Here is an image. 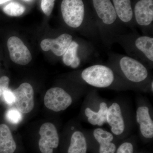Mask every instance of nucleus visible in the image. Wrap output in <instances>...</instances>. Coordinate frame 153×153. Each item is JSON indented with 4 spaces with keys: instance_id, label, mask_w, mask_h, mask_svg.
Wrapping results in <instances>:
<instances>
[{
    "instance_id": "nucleus-27",
    "label": "nucleus",
    "mask_w": 153,
    "mask_h": 153,
    "mask_svg": "<svg viewBox=\"0 0 153 153\" xmlns=\"http://www.w3.org/2000/svg\"><path fill=\"white\" fill-rule=\"evenodd\" d=\"M10 1H11V0H0V4H2L4 3Z\"/></svg>"
},
{
    "instance_id": "nucleus-9",
    "label": "nucleus",
    "mask_w": 153,
    "mask_h": 153,
    "mask_svg": "<svg viewBox=\"0 0 153 153\" xmlns=\"http://www.w3.org/2000/svg\"><path fill=\"white\" fill-rule=\"evenodd\" d=\"M73 100V97L70 94L59 87L50 88L44 97L45 106L55 112L65 110L71 105Z\"/></svg>"
},
{
    "instance_id": "nucleus-16",
    "label": "nucleus",
    "mask_w": 153,
    "mask_h": 153,
    "mask_svg": "<svg viewBox=\"0 0 153 153\" xmlns=\"http://www.w3.org/2000/svg\"><path fill=\"white\" fill-rule=\"evenodd\" d=\"M118 18L123 25L131 29L137 26L134 19L131 0H112Z\"/></svg>"
},
{
    "instance_id": "nucleus-22",
    "label": "nucleus",
    "mask_w": 153,
    "mask_h": 153,
    "mask_svg": "<svg viewBox=\"0 0 153 153\" xmlns=\"http://www.w3.org/2000/svg\"><path fill=\"white\" fill-rule=\"evenodd\" d=\"M134 146L131 142L126 141L122 143L117 149L115 153H134Z\"/></svg>"
},
{
    "instance_id": "nucleus-19",
    "label": "nucleus",
    "mask_w": 153,
    "mask_h": 153,
    "mask_svg": "<svg viewBox=\"0 0 153 153\" xmlns=\"http://www.w3.org/2000/svg\"><path fill=\"white\" fill-rule=\"evenodd\" d=\"M16 145L8 127L0 125V153H14Z\"/></svg>"
},
{
    "instance_id": "nucleus-24",
    "label": "nucleus",
    "mask_w": 153,
    "mask_h": 153,
    "mask_svg": "<svg viewBox=\"0 0 153 153\" xmlns=\"http://www.w3.org/2000/svg\"><path fill=\"white\" fill-rule=\"evenodd\" d=\"M2 95L4 101L8 104L11 105L14 103L15 101V96L13 91L10 89H7L3 92Z\"/></svg>"
},
{
    "instance_id": "nucleus-6",
    "label": "nucleus",
    "mask_w": 153,
    "mask_h": 153,
    "mask_svg": "<svg viewBox=\"0 0 153 153\" xmlns=\"http://www.w3.org/2000/svg\"><path fill=\"white\" fill-rule=\"evenodd\" d=\"M128 56L142 62L148 68L153 66V38L147 35L124 33L116 38Z\"/></svg>"
},
{
    "instance_id": "nucleus-13",
    "label": "nucleus",
    "mask_w": 153,
    "mask_h": 153,
    "mask_svg": "<svg viewBox=\"0 0 153 153\" xmlns=\"http://www.w3.org/2000/svg\"><path fill=\"white\" fill-rule=\"evenodd\" d=\"M15 96V105L22 113L27 114L34 108V91L30 83H22L13 91Z\"/></svg>"
},
{
    "instance_id": "nucleus-3",
    "label": "nucleus",
    "mask_w": 153,
    "mask_h": 153,
    "mask_svg": "<svg viewBox=\"0 0 153 153\" xmlns=\"http://www.w3.org/2000/svg\"><path fill=\"white\" fill-rule=\"evenodd\" d=\"M80 79L86 86L122 91L133 90L111 67L95 64L86 67L80 72Z\"/></svg>"
},
{
    "instance_id": "nucleus-21",
    "label": "nucleus",
    "mask_w": 153,
    "mask_h": 153,
    "mask_svg": "<svg viewBox=\"0 0 153 153\" xmlns=\"http://www.w3.org/2000/svg\"><path fill=\"white\" fill-rule=\"evenodd\" d=\"M6 118L9 122L14 124H18L22 121V113L16 108H10L6 113Z\"/></svg>"
},
{
    "instance_id": "nucleus-29",
    "label": "nucleus",
    "mask_w": 153,
    "mask_h": 153,
    "mask_svg": "<svg viewBox=\"0 0 153 153\" xmlns=\"http://www.w3.org/2000/svg\"></svg>"
},
{
    "instance_id": "nucleus-25",
    "label": "nucleus",
    "mask_w": 153,
    "mask_h": 153,
    "mask_svg": "<svg viewBox=\"0 0 153 153\" xmlns=\"http://www.w3.org/2000/svg\"><path fill=\"white\" fill-rule=\"evenodd\" d=\"M10 79L7 76H4L0 78V97L2 95L4 91L8 88Z\"/></svg>"
},
{
    "instance_id": "nucleus-10",
    "label": "nucleus",
    "mask_w": 153,
    "mask_h": 153,
    "mask_svg": "<svg viewBox=\"0 0 153 153\" xmlns=\"http://www.w3.org/2000/svg\"><path fill=\"white\" fill-rule=\"evenodd\" d=\"M133 10L137 26L144 33L152 31L153 0H138Z\"/></svg>"
},
{
    "instance_id": "nucleus-12",
    "label": "nucleus",
    "mask_w": 153,
    "mask_h": 153,
    "mask_svg": "<svg viewBox=\"0 0 153 153\" xmlns=\"http://www.w3.org/2000/svg\"><path fill=\"white\" fill-rule=\"evenodd\" d=\"M85 130V133L98 144V153H115L117 147L114 141L116 137L111 132L101 127Z\"/></svg>"
},
{
    "instance_id": "nucleus-20",
    "label": "nucleus",
    "mask_w": 153,
    "mask_h": 153,
    "mask_svg": "<svg viewBox=\"0 0 153 153\" xmlns=\"http://www.w3.org/2000/svg\"><path fill=\"white\" fill-rule=\"evenodd\" d=\"M5 13L11 16H19L24 13L25 8L21 4L16 2L9 3L3 8Z\"/></svg>"
},
{
    "instance_id": "nucleus-28",
    "label": "nucleus",
    "mask_w": 153,
    "mask_h": 153,
    "mask_svg": "<svg viewBox=\"0 0 153 153\" xmlns=\"http://www.w3.org/2000/svg\"><path fill=\"white\" fill-rule=\"evenodd\" d=\"M24 1H31V0H24Z\"/></svg>"
},
{
    "instance_id": "nucleus-1",
    "label": "nucleus",
    "mask_w": 153,
    "mask_h": 153,
    "mask_svg": "<svg viewBox=\"0 0 153 153\" xmlns=\"http://www.w3.org/2000/svg\"><path fill=\"white\" fill-rule=\"evenodd\" d=\"M107 65L134 90L150 92L152 76L150 68L142 62L128 56L114 54L110 56Z\"/></svg>"
},
{
    "instance_id": "nucleus-14",
    "label": "nucleus",
    "mask_w": 153,
    "mask_h": 153,
    "mask_svg": "<svg viewBox=\"0 0 153 153\" xmlns=\"http://www.w3.org/2000/svg\"><path fill=\"white\" fill-rule=\"evenodd\" d=\"M7 47L10 59L14 63L19 65H26L32 60L30 50L18 37L13 36L9 38Z\"/></svg>"
},
{
    "instance_id": "nucleus-2",
    "label": "nucleus",
    "mask_w": 153,
    "mask_h": 153,
    "mask_svg": "<svg viewBox=\"0 0 153 153\" xmlns=\"http://www.w3.org/2000/svg\"><path fill=\"white\" fill-rule=\"evenodd\" d=\"M92 2L100 38L106 46H110L118 36L124 33L125 26L118 18L111 0H92Z\"/></svg>"
},
{
    "instance_id": "nucleus-18",
    "label": "nucleus",
    "mask_w": 153,
    "mask_h": 153,
    "mask_svg": "<svg viewBox=\"0 0 153 153\" xmlns=\"http://www.w3.org/2000/svg\"><path fill=\"white\" fill-rule=\"evenodd\" d=\"M80 45L76 41H72L66 52L62 56V60L66 66L76 68L81 64L82 60L79 55Z\"/></svg>"
},
{
    "instance_id": "nucleus-15",
    "label": "nucleus",
    "mask_w": 153,
    "mask_h": 153,
    "mask_svg": "<svg viewBox=\"0 0 153 153\" xmlns=\"http://www.w3.org/2000/svg\"><path fill=\"white\" fill-rule=\"evenodd\" d=\"M73 37L68 33H63L55 39L47 38L41 41V47L44 51L51 50L54 55L62 56L73 41Z\"/></svg>"
},
{
    "instance_id": "nucleus-4",
    "label": "nucleus",
    "mask_w": 153,
    "mask_h": 153,
    "mask_svg": "<svg viewBox=\"0 0 153 153\" xmlns=\"http://www.w3.org/2000/svg\"><path fill=\"white\" fill-rule=\"evenodd\" d=\"M60 9L63 21L68 27L82 29L86 37L92 40L100 38L95 20L87 17L82 0H63Z\"/></svg>"
},
{
    "instance_id": "nucleus-23",
    "label": "nucleus",
    "mask_w": 153,
    "mask_h": 153,
    "mask_svg": "<svg viewBox=\"0 0 153 153\" xmlns=\"http://www.w3.org/2000/svg\"><path fill=\"white\" fill-rule=\"evenodd\" d=\"M55 1V0H41V9L47 16H49L52 13Z\"/></svg>"
},
{
    "instance_id": "nucleus-17",
    "label": "nucleus",
    "mask_w": 153,
    "mask_h": 153,
    "mask_svg": "<svg viewBox=\"0 0 153 153\" xmlns=\"http://www.w3.org/2000/svg\"><path fill=\"white\" fill-rule=\"evenodd\" d=\"M73 131L67 153H87L88 145L83 130L77 129L74 126Z\"/></svg>"
},
{
    "instance_id": "nucleus-11",
    "label": "nucleus",
    "mask_w": 153,
    "mask_h": 153,
    "mask_svg": "<svg viewBox=\"0 0 153 153\" xmlns=\"http://www.w3.org/2000/svg\"><path fill=\"white\" fill-rule=\"evenodd\" d=\"M41 138L39 147L42 153H53V149L58 147L59 137L56 126L51 123H46L41 126L39 131Z\"/></svg>"
},
{
    "instance_id": "nucleus-26",
    "label": "nucleus",
    "mask_w": 153,
    "mask_h": 153,
    "mask_svg": "<svg viewBox=\"0 0 153 153\" xmlns=\"http://www.w3.org/2000/svg\"><path fill=\"white\" fill-rule=\"evenodd\" d=\"M149 91L151 93H153V80L151 81L150 84L149 86Z\"/></svg>"
},
{
    "instance_id": "nucleus-8",
    "label": "nucleus",
    "mask_w": 153,
    "mask_h": 153,
    "mask_svg": "<svg viewBox=\"0 0 153 153\" xmlns=\"http://www.w3.org/2000/svg\"><path fill=\"white\" fill-rule=\"evenodd\" d=\"M135 121L141 137L146 140L152 139V107L148 100L143 97H140L137 99Z\"/></svg>"
},
{
    "instance_id": "nucleus-7",
    "label": "nucleus",
    "mask_w": 153,
    "mask_h": 153,
    "mask_svg": "<svg viewBox=\"0 0 153 153\" xmlns=\"http://www.w3.org/2000/svg\"><path fill=\"white\" fill-rule=\"evenodd\" d=\"M110 101L100 96L96 89L86 94L82 106V115L87 123L97 127L106 123V115Z\"/></svg>"
},
{
    "instance_id": "nucleus-5",
    "label": "nucleus",
    "mask_w": 153,
    "mask_h": 153,
    "mask_svg": "<svg viewBox=\"0 0 153 153\" xmlns=\"http://www.w3.org/2000/svg\"><path fill=\"white\" fill-rule=\"evenodd\" d=\"M135 121L132 110L123 99L110 101L106 115V123L116 137L122 138L133 128Z\"/></svg>"
}]
</instances>
